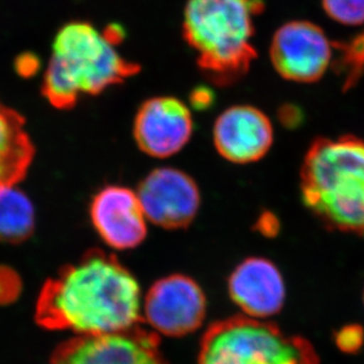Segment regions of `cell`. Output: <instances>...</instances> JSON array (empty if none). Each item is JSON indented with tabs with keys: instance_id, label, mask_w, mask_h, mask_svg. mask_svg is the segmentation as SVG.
I'll use <instances>...</instances> for the list:
<instances>
[{
	"instance_id": "1",
	"label": "cell",
	"mask_w": 364,
	"mask_h": 364,
	"mask_svg": "<svg viewBox=\"0 0 364 364\" xmlns=\"http://www.w3.org/2000/svg\"><path fill=\"white\" fill-rule=\"evenodd\" d=\"M36 322L78 336L130 329L141 322V290L112 253L90 250L46 280L36 303Z\"/></svg>"
},
{
	"instance_id": "2",
	"label": "cell",
	"mask_w": 364,
	"mask_h": 364,
	"mask_svg": "<svg viewBox=\"0 0 364 364\" xmlns=\"http://www.w3.org/2000/svg\"><path fill=\"white\" fill-rule=\"evenodd\" d=\"M301 194L326 228L364 235V140H316L301 165Z\"/></svg>"
},
{
	"instance_id": "3",
	"label": "cell",
	"mask_w": 364,
	"mask_h": 364,
	"mask_svg": "<svg viewBox=\"0 0 364 364\" xmlns=\"http://www.w3.org/2000/svg\"><path fill=\"white\" fill-rule=\"evenodd\" d=\"M139 70L105 33L85 21H71L55 38L42 94L55 108L70 109L82 96L101 94Z\"/></svg>"
},
{
	"instance_id": "4",
	"label": "cell",
	"mask_w": 364,
	"mask_h": 364,
	"mask_svg": "<svg viewBox=\"0 0 364 364\" xmlns=\"http://www.w3.org/2000/svg\"><path fill=\"white\" fill-rule=\"evenodd\" d=\"M256 11L252 0H188L186 5L183 36L215 85L238 81L256 58L251 43Z\"/></svg>"
},
{
	"instance_id": "5",
	"label": "cell",
	"mask_w": 364,
	"mask_h": 364,
	"mask_svg": "<svg viewBox=\"0 0 364 364\" xmlns=\"http://www.w3.org/2000/svg\"><path fill=\"white\" fill-rule=\"evenodd\" d=\"M196 364H319L315 348L272 323L249 316L215 322L200 344Z\"/></svg>"
},
{
	"instance_id": "6",
	"label": "cell",
	"mask_w": 364,
	"mask_h": 364,
	"mask_svg": "<svg viewBox=\"0 0 364 364\" xmlns=\"http://www.w3.org/2000/svg\"><path fill=\"white\" fill-rule=\"evenodd\" d=\"M49 364L169 363L158 333L137 324L117 333L74 337L58 346Z\"/></svg>"
},
{
	"instance_id": "7",
	"label": "cell",
	"mask_w": 364,
	"mask_h": 364,
	"mask_svg": "<svg viewBox=\"0 0 364 364\" xmlns=\"http://www.w3.org/2000/svg\"><path fill=\"white\" fill-rule=\"evenodd\" d=\"M333 43L322 28L306 21H289L273 36L270 56L277 73L287 81L315 83L333 58Z\"/></svg>"
},
{
	"instance_id": "8",
	"label": "cell",
	"mask_w": 364,
	"mask_h": 364,
	"mask_svg": "<svg viewBox=\"0 0 364 364\" xmlns=\"http://www.w3.org/2000/svg\"><path fill=\"white\" fill-rule=\"evenodd\" d=\"M144 319L155 333L180 337L194 333L206 316V297L199 284L183 274L159 279L144 301Z\"/></svg>"
},
{
	"instance_id": "9",
	"label": "cell",
	"mask_w": 364,
	"mask_h": 364,
	"mask_svg": "<svg viewBox=\"0 0 364 364\" xmlns=\"http://www.w3.org/2000/svg\"><path fill=\"white\" fill-rule=\"evenodd\" d=\"M136 194L148 223L167 230L192 224L201 203L196 181L172 167L151 171L140 182Z\"/></svg>"
},
{
	"instance_id": "10",
	"label": "cell",
	"mask_w": 364,
	"mask_h": 364,
	"mask_svg": "<svg viewBox=\"0 0 364 364\" xmlns=\"http://www.w3.org/2000/svg\"><path fill=\"white\" fill-rule=\"evenodd\" d=\"M192 134V112L176 97L149 98L139 108L134 121V139L141 151L151 158L178 154Z\"/></svg>"
},
{
	"instance_id": "11",
	"label": "cell",
	"mask_w": 364,
	"mask_h": 364,
	"mask_svg": "<svg viewBox=\"0 0 364 364\" xmlns=\"http://www.w3.org/2000/svg\"><path fill=\"white\" fill-rule=\"evenodd\" d=\"M90 219L102 240L114 250L135 249L147 237V217L136 192L123 186H107L95 196Z\"/></svg>"
},
{
	"instance_id": "12",
	"label": "cell",
	"mask_w": 364,
	"mask_h": 364,
	"mask_svg": "<svg viewBox=\"0 0 364 364\" xmlns=\"http://www.w3.org/2000/svg\"><path fill=\"white\" fill-rule=\"evenodd\" d=\"M213 142L228 161L239 165L259 161L272 147V122L252 105L230 107L214 123Z\"/></svg>"
},
{
	"instance_id": "13",
	"label": "cell",
	"mask_w": 364,
	"mask_h": 364,
	"mask_svg": "<svg viewBox=\"0 0 364 364\" xmlns=\"http://www.w3.org/2000/svg\"><path fill=\"white\" fill-rule=\"evenodd\" d=\"M228 291L242 312L257 319L278 314L287 297L279 269L260 257L247 258L235 267L228 279Z\"/></svg>"
},
{
	"instance_id": "14",
	"label": "cell",
	"mask_w": 364,
	"mask_h": 364,
	"mask_svg": "<svg viewBox=\"0 0 364 364\" xmlns=\"http://www.w3.org/2000/svg\"><path fill=\"white\" fill-rule=\"evenodd\" d=\"M35 153L24 117L0 100V188L24 179Z\"/></svg>"
},
{
	"instance_id": "15",
	"label": "cell",
	"mask_w": 364,
	"mask_h": 364,
	"mask_svg": "<svg viewBox=\"0 0 364 364\" xmlns=\"http://www.w3.org/2000/svg\"><path fill=\"white\" fill-rule=\"evenodd\" d=\"M0 188V242L19 244L35 230V208L31 200L16 187Z\"/></svg>"
},
{
	"instance_id": "16",
	"label": "cell",
	"mask_w": 364,
	"mask_h": 364,
	"mask_svg": "<svg viewBox=\"0 0 364 364\" xmlns=\"http://www.w3.org/2000/svg\"><path fill=\"white\" fill-rule=\"evenodd\" d=\"M338 51L337 70L344 75V88H351L364 76V30L347 42H333Z\"/></svg>"
},
{
	"instance_id": "17",
	"label": "cell",
	"mask_w": 364,
	"mask_h": 364,
	"mask_svg": "<svg viewBox=\"0 0 364 364\" xmlns=\"http://www.w3.org/2000/svg\"><path fill=\"white\" fill-rule=\"evenodd\" d=\"M322 6L333 21L341 24L364 23V0H322Z\"/></svg>"
},
{
	"instance_id": "18",
	"label": "cell",
	"mask_w": 364,
	"mask_h": 364,
	"mask_svg": "<svg viewBox=\"0 0 364 364\" xmlns=\"http://www.w3.org/2000/svg\"><path fill=\"white\" fill-rule=\"evenodd\" d=\"M337 348L344 354H356L364 343V330L360 324H348L333 333Z\"/></svg>"
},
{
	"instance_id": "19",
	"label": "cell",
	"mask_w": 364,
	"mask_h": 364,
	"mask_svg": "<svg viewBox=\"0 0 364 364\" xmlns=\"http://www.w3.org/2000/svg\"><path fill=\"white\" fill-rule=\"evenodd\" d=\"M21 280L11 267H0V304L14 301L21 292Z\"/></svg>"
},
{
	"instance_id": "20",
	"label": "cell",
	"mask_w": 364,
	"mask_h": 364,
	"mask_svg": "<svg viewBox=\"0 0 364 364\" xmlns=\"http://www.w3.org/2000/svg\"><path fill=\"white\" fill-rule=\"evenodd\" d=\"M213 102L212 90L207 88H198L191 95V103L196 109H206Z\"/></svg>"
},
{
	"instance_id": "21",
	"label": "cell",
	"mask_w": 364,
	"mask_h": 364,
	"mask_svg": "<svg viewBox=\"0 0 364 364\" xmlns=\"http://www.w3.org/2000/svg\"><path fill=\"white\" fill-rule=\"evenodd\" d=\"M38 60L32 55L21 56V60H18L16 64V68L21 76H32L36 71L38 70Z\"/></svg>"
},
{
	"instance_id": "22",
	"label": "cell",
	"mask_w": 364,
	"mask_h": 364,
	"mask_svg": "<svg viewBox=\"0 0 364 364\" xmlns=\"http://www.w3.org/2000/svg\"><path fill=\"white\" fill-rule=\"evenodd\" d=\"M259 230L263 232L264 235H274L277 230H278V224H277L276 218L272 217L270 214L263 215V217L260 218Z\"/></svg>"
},
{
	"instance_id": "23",
	"label": "cell",
	"mask_w": 364,
	"mask_h": 364,
	"mask_svg": "<svg viewBox=\"0 0 364 364\" xmlns=\"http://www.w3.org/2000/svg\"><path fill=\"white\" fill-rule=\"evenodd\" d=\"M362 298H363V304H364V289H363V297H362Z\"/></svg>"
}]
</instances>
